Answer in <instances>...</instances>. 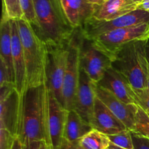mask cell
<instances>
[{
    "label": "cell",
    "mask_w": 149,
    "mask_h": 149,
    "mask_svg": "<svg viewBox=\"0 0 149 149\" xmlns=\"http://www.w3.org/2000/svg\"><path fill=\"white\" fill-rule=\"evenodd\" d=\"M21 99V117L17 137L26 141L47 140L48 87L47 82L36 87H28Z\"/></svg>",
    "instance_id": "1"
},
{
    "label": "cell",
    "mask_w": 149,
    "mask_h": 149,
    "mask_svg": "<svg viewBox=\"0 0 149 149\" xmlns=\"http://www.w3.org/2000/svg\"><path fill=\"white\" fill-rule=\"evenodd\" d=\"M38 23L36 34L47 46L71 40L76 29L65 16L60 0H33Z\"/></svg>",
    "instance_id": "2"
},
{
    "label": "cell",
    "mask_w": 149,
    "mask_h": 149,
    "mask_svg": "<svg viewBox=\"0 0 149 149\" xmlns=\"http://www.w3.org/2000/svg\"><path fill=\"white\" fill-rule=\"evenodd\" d=\"M26 69V88L47 82V47L25 20H17Z\"/></svg>",
    "instance_id": "3"
},
{
    "label": "cell",
    "mask_w": 149,
    "mask_h": 149,
    "mask_svg": "<svg viewBox=\"0 0 149 149\" xmlns=\"http://www.w3.org/2000/svg\"><path fill=\"white\" fill-rule=\"evenodd\" d=\"M146 44V41L127 44L111 61V66L129 81L134 90L146 88L148 62Z\"/></svg>",
    "instance_id": "4"
},
{
    "label": "cell",
    "mask_w": 149,
    "mask_h": 149,
    "mask_svg": "<svg viewBox=\"0 0 149 149\" xmlns=\"http://www.w3.org/2000/svg\"><path fill=\"white\" fill-rule=\"evenodd\" d=\"M149 39V23L116 29L103 33L92 40L94 46L111 61L123 47L132 42Z\"/></svg>",
    "instance_id": "5"
},
{
    "label": "cell",
    "mask_w": 149,
    "mask_h": 149,
    "mask_svg": "<svg viewBox=\"0 0 149 149\" xmlns=\"http://www.w3.org/2000/svg\"><path fill=\"white\" fill-rule=\"evenodd\" d=\"M81 37V30L77 29L68 45V61L62 89L63 104L68 111L74 109L76 95L79 83L81 72L80 43Z\"/></svg>",
    "instance_id": "6"
},
{
    "label": "cell",
    "mask_w": 149,
    "mask_h": 149,
    "mask_svg": "<svg viewBox=\"0 0 149 149\" xmlns=\"http://www.w3.org/2000/svg\"><path fill=\"white\" fill-rule=\"evenodd\" d=\"M149 23V12L135 10L125 15L111 20H98L92 17L80 29L83 37L93 40L97 36L119 29Z\"/></svg>",
    "instance_id": "7"
},
{
    "label": "cell",
    "mask_w": 149,
    "mask_h": 149,
    "mask_svg": "<svg viewBox=\"0 0 149 149\" xmlns=\"http://www.w3.org/2000/svg\"><path fill=\"white\" fill-rule=\"evenodd\" d=\"M69 42L70 41L62 45L47 46L48 51L47 84L49 91L53 93L63 106L62 89L68 61Z\"/></svg>",
    "instance_id": "8"
},
{
    "label": "cell",
    "mask_w": 149,
    "mask_h": 149,
    "mask_svg": "<svg viewBox=\"0 0 149 149\" xmlns=\"http://www.w3.org/2000/svg\"><path fill=\"white\" fill-rule=\"evenodd\" d=\"M21 117V99L14 84L1 87L0 128L17 136Z\"/></svg>",
    "instance_id": "9"
},
{
    "label": "cell",
    "mask_w": 149,
    "mask_h": 149,
    "mask_svg": "<svg viewBox=\"0 0 149 149\" xmlns=\"http://www.w3.org/2000/svg\"><path fill=\"white\" fill-rule=\"evenodd\" d=\"M68 110L48 89L46 143L49 149H61Z\"/></svg>",
    "instance_id": "10"
},
{
    "label": "cell",
    "mask_w": 149,
    "mask_h": 149,
    "mask_svg": "<svg viewBox=\"0 0 149 149\" xmlns=\"http://www.w3.org/2000/svg\"><path fill=\"white\" fill-rule=\"evenodd\" d=\"M80 65L88 77L97 84L108 68L111 66V61L99 51L92 41L82 36L80 43Z\"/></svg>",
    "instance_id": "11"
},
{
    "label": "cell",
    "mask_w": 149,
    "mask_h": 149,
    "mask_svg": "<svg viewBox=\"0 0 149 149\" xmlns=\"http://www.w3.org/2000/svg\"><path fill=\"white\" fill-rule=\"evenodd\" d=\"M96 85L81 68L79 83L74 103V110L81 118L91 125L96 98Z\"/></svg>",
    "instance_id": "12"
},
{
    "label": "cell",
    "mask_w": 149,
    "mask_h": 149,
    "mask_svg": "<svg viewBox=\"0 0 149 149\" xmlns=\"http://www.w3.org/2000/svg\"><path fill=\"white\" fill-rule=\"evenodd\" d=\"M96 95L111 112L125 125L128 130H132L138 111V105L127 104L122 101L97 84L96 85Z\"/></svg>",
    "instance_id": "13"
},
{
    "label": "cell",
    "mask_w": 149,
    "mask_h": 149,
    "mask_svg": "<svg viewBox=\"0 0 149 149\" xmlns=\"http://www.w3.org/2000/svg\"><path fill=\"white\" fill-rule=\"evenodd\" d=\"M97 85L127 104H136L135 90L129 81L112 66L105 72Z\"/></svg>",
    "instance_id": "14"
},
{
    "label": "cell",
    "mask_w": 149,
    "mask_h": 149,
    "mask_svg": "<svg viewBox=\"0 0 149 149\" xmlns=\"http://www.w3.org/2000/svg\"><path fill=\"white\" fill-rule=\"evenodd\" d=\"M12 54L15 74V86L20 96H23L26 89V69L24 53L20 40L17 20H11Z\"/></svg>",
    "instance_id": "15"
},
{
    "label": "cell",
    "mask_w": 149,
    "mask_h": 149,
    "mask_svg": "<svg viewBox=\"0 0 149 149\" xmlns=\"http://www.w3.org/2000/svg\"><path fill=\"white\" fill-rule=\"evenodd\" d=\"M91 125L95 129L107 135H114L128 130L119 119L98 98H96Z\"/></svg>",
    "instance_id": "16"
},
{
    "label": "cell",
    "mask_w": 149,
    "mask_h": 149,
    "mask_svg": "<svg viewBox=\"0 0 149 149\" xmlns=\"http://www.w3.org/2000/svg\"><path fill=\"white\" fill-rule=\"evenodd\" d=\"M67 19L75 29H81L93 17L96 5L89 0H60Z\"/></svg>",
    "instance_id": "17"
},
{
    "label": "cell",
    "mask_w": 149,
    "mask_h": 149,
    "mask_svg": "<svg viewBox=\"0 0 149 149\" xmlns=\"http://www.w3.org/2000/svg\"><path fill=\"white\" fill-rule=\"evenodd\" d=\"M138 4L133 0H106L96 6L93 18L98 20H111L138 10Z\"/></svg>",
    "instance_id": "18"
},
{
    "label": "cell",
    "mask_w": 149,
    "mask_h": 149,
    "mask_svg": "<svg viewBox=\"0 0 149 149\" xmlns=\"http://www.w3.org/2000/svg\"><path fill=\"white\" fill-rule=\"evenodd\" d=\"M93 129L92 125L84 120L74 109L68 111L63 139L68 142L77 143Z\"/></svg>",
    "instance_id": "19"
},
{
    "label": "cell",
    "mask_w": 149,
    "mask_h": 149,
    "mask_svg": "<svg viewBox=\"0 0 149 149\" xmlns=\"http://www.w3.org/2000/svg\"><path fill=\"white\" fill-rule=\"evenodd\" d=\"M10 21V20L1 17L0 26V61H1L7 68L12 81L15 84Z\"/></svg>",
    "instance_id": "20"
},
{
    "label": "cell",
    "mask_w": 149,
    "mask_h": 149,
    "mask_svg": "<svg viewBox=\"0 0 149 149\" xmlns=\"http://www.w3.org/2000/svg\"><path fill=\"white\" fill-rule=\"evenodd\" d=\"M81 149H107L111 144L109 136L93 129L78 141Z\"/></svg>",
    "instance_id": "21"
},
{
    "label": "cell",
    "mask_w": 149,
    "mask_h": 149,
    "mask_svg": "<svg viewBox=\"0 0 149 149\" xmlns=\"http://www.w3.org/2000/svg\"><path fill=\"white\" fill-rule=\"evenodd\" d=\"M131 132L149 140V116L140 106L138 108L135 125Z\"/></svg>",
    "instance_id": "22"
},
{
    "label": "cell",
    "mask_w": 149,
    "mask_h": 149,
    "mask_svg": "<svg viewBox=\"0 0 149 149\" xmlns=\"http://www.w3.org/2000/svg\"><path fill=\"white\" fill-rule=\"evenodd\" d=\"M2 17L10 20L23 19L20 0H2Z\"/></svg>",
    "instance_id": "23"
},
{
    "label": "cell",
    "mask_w": 149,
    "mask_h": 149,
    "mask_svg": "<svg viewBox=\"0 0 149 149\" xmlns=\"http://www.w3.org/2000/svg\"><path fill=\"white\" fill-rule=\"evenodd\" d=\"M20 1L23 20L27 21L36 33L38 30V23L36 13H35L33 0H20Z\"/></svg>",
    "instance_id": "24"
},
{
    "label": "cell",
    "mask_w": 149,
    "mask_h": 149,
    "mask_svg": "<svg viewBox=\"0 0 149 149\" xmlns=\"http://www.w3.org/2000/svg\"><path fill=\"white\" fill-rule=\"evenodd\" d=\"M111 143L113 145L125 149H134L132 132L125 130L114 135H108Z\"/></svg>",
    "instance_id": "25"
},
{
    "label": "cell",
    "mask_w": 149,
    "mask_h": 149,
    "mask_svg": "<svg viewBox=\"0 0 149 149\" xmlns=\"http://www.w3.org/2000/svg\"><path fill=\"white\" fill-rule=\"evenodd\" d=\"M134 90L136 97V104L145 111H149V90L147 88Z\"/></svg>",
    "instance_id": "26"
},
{
    "label": "cell",
    "mask_w": 149,
    "mask_h": 149,
    "mask_svg": "<svg viewBox=\"0 0 149 149\" xmlns=\"http://www.w3.org/2000/svg\"><path fill=\"white\" fill-rule=\"evenodd\" d=\"M16 136L4 128H0V149H11Z\"/></svg>",
    "instance_id": "27"
},
{
    "label": "cell",
    "mask_w": 149,
    "mask_h": 149,
    "mask_svg": "<svg viewBox=\"0 0 149 149\" xmlns=\"http://www.w3.org/2000/svg\"><path fill=\"white\" fill-rule=\"evenodd\" d=\"M134 149H149V140L132 132Z\"/></svg>",
    "instance_id": "28"
},
{
    "label": "cell",
    "mask_w": 149,
    "mask_h": 149,
    "mask_svg": "<svg viewBox=\"0 0 149 149\" xmlns=\"http://www.w3.org/2000/svg\"><path fill=\"white\" fill-rule=\"evenodd\" d=\"M42 141H26L23 143V149H40Z\"/></svg>",
    "instance_id": "29"
},
{
    "label": "cell",
    "mask_w": 149,
    "mask_h": 149,
    "mask_svg": "<svg viewBox=\"0 0 149 149\" xmlns=\"http://www.w3.org/2000/svg\"><path fill=\"white\" fill-rule=\"evenodd\" d=\"M61 149H81L80 146H79L78 142L77 143H71L68 142L65 140L63 139V141L62 146H61Z\"/></svg>",
    "instance_id": "30"
},
{
    "label": "cell",
    "mask_w": 149,
    "mask_h": 149,
    "mask_svg": "<svg viewBox=\"0 0 149 149\" xmlns=\"http://www.w3.org/2000/svg\"><path fill=\"white\" fill-rule=\"evenodd\" d=\"M11 149H23V143H22V141H20V139L17 136L15 138Z\"/></svg>",
    "instance_id": "31"
},
{
    "label": "cell",
    "mask_w": 149,
    "mask_h": 149,
    "mask_svg": "<svg viewBox=\"0 0 149 149\" xmlns=\"http://www.w3.org/2000/svg\"><path fill=\"white\" fill-rule=\"evenodd\" d=\"M138 9L149 12V0H143L142 2L138 4Z\"/></svg>",
    "instance_id": "32"
},
{
    "label": "cell",
    "mask_w": 149,
    "mask_h": 149,
    "mask_svg": "<svg viewBox=\"0 0 149 149\" xmlns=\"http://www.w3.org/2000/svg\"><path fill=\"white\" fill-rule=\"evenodd\" d=\"M146 57L147 62L149 64V39L146 41Z\"/></svg>",
    "instance_id": "33"
},
{
    "label": "cell",
    "mask_w": 149,
    "mask_h": 149,
    "mask_svg": "<svg viewBox=\"0 0 149 149\" xmlns=\"http://www.w3.org/2000/svg\"><path fill=\"white\" fill-rule=\"evenodd\" d=\"M89 1H90V3H92L93 4H94V5L98 6V5H100V4H103V3L106 0H89Z\"/></svg>",
    "instance_id": "34"
},
{
    "label": "cell",
    "mask_w": 149,
    "mask_h": 149,
    "mask_svg": "<svg viewBox=\"0 0 149 149\" xmlns=\"http://www.w3.org/2000/svg\"><path fill=\"white\" fill-rule=\"evenodd\" d=\"M146 88L149 90V64L148 63V68H147V82Z\"/></svg>",
    "instance_id": "35"
},
{
    "label": "cell",
    "mask_w": 149,
    "mask_h": 149,
    "mask_svg": "<svg viewBox=\"0 0 149 149\" xmlns=\"http://www.w3.org/2000/svg\"><path fill=\"white\" fill-rule=\"evenodd\" d=\"M107 149H125V148H120V147H119V146H116L113 145V143H111L110 146H109V148H108Z\"/></svg>",
    "instance_id": "36"
},
{
    "label": "cell",
    "mask_w": 149,
    "mask_h": 149,
    "mask_svg": "<svg viewBox=\"0 0 149 149\" xmlns=\"http://www.w3.org/2000/svg\"><path fill=\"white\" fill-rule=\"evenodd\" d=\"M40 149H49L47 145V143L45 142V141H42V145H41V147H40Z\"/></svg>",
    "instance_id": "37"
},
{
    "label": "cell",
    "mask_w": 149,
    "mask_h": 149,
    "mask_svg": "<svg viewBox=\"0 0 149 149\" xmlns=\"http://www.w3.org/2000/svg\"><path fill=\"white\" fill-rule=\"evenodd\" d=\"M133 1H135V2H136L137 4H140V3L142 2V1H143V0H133Z\"/></svg>",
    "instance_id": "38"
},
{
    "label": "cell",
    "mask_w": 149,
    "mask_h": 149,
    "mask_svg": "<svg viewBox=\"0 0 149 149\" xmlns=\"http://www.w3.org/2000/svg\"><path fill=\"white\" fill-rule=\"evenodd\" d=\"M146 111V113H148V115L149 116V111Z\"/></svg>",
    "instance_id": "39"
}]
</instances>
